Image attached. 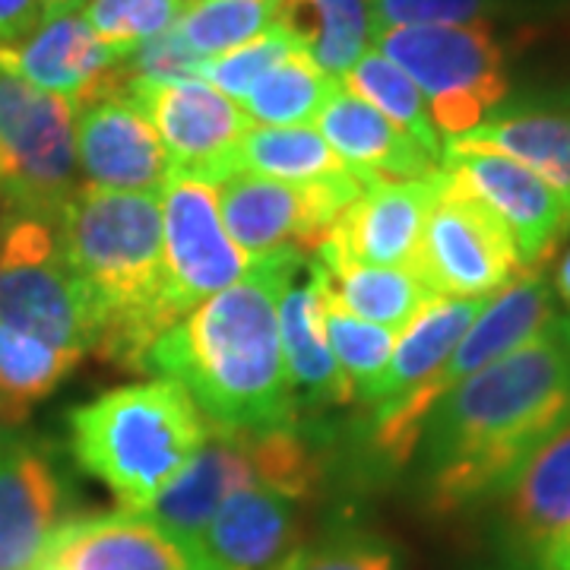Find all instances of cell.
Listing matches in <instances>:
<instances>
[{
  "label": "cell",
  "mask_w": 570,
  "mask_h": 570,
  "mask_svg": "<svg viewBox=\"0 0 570 570\" xmlns=\"http://www.w3.org/2000/svg\"><path fill=\"white\" fill-rule=\"evenodd\" d=\"M358 194L362 181L352 175L292 184L235 171L216 184L225 232L247 257H266L288 247L302 254L317 250Z\"/></svg>",
  "instance_id": "30bf717a"
},
{
  "label": "cell",
  "mask_w": 570,
  "mask_h": 570,
  "mask_svg": "<svg viewBox=\"0 0 570 570\" xmlns=\"http://www.w3.org/2000/svg\"><path fill=\"white\" fill-rule=\"evenodd\" d=\"M181 3H200V0H181Z\"/></svg>",
  "instance_id": "7bdbcfd3"
},
{
  "label": "cell",
  "mask_w": 570,
  "mask_h": 570,
  "mask_svg": "<svg viewBox=\"0 0 570 570\" xmlns=\"http://www.w3.org/2000/svg\"><path fill=\"white\" fill-rule=\"evenodd\" d=\"M206 438L204 412L181 384L165 377L108 390L70 412L73 460L118 498L121 510L149 508Z\"/></svg>",
  "instance_id": "277c9868"
},
{
  "label": "cell",
  "mask_w": 570,
  "mask_h": 570,
  "mask_svg": "<svg viewBox=\"0 0 570 570\" xmlns=\"http://www.w3.org/2000/svg\"><path fill=\"white\" fill-rule=\"evenodd\" d=\"M73 149L89 187L159 194L171 175L159 134L124 96H102L77 108Z\"/></svg>",
  "instance_id": "9a60e30c"
},
{
  "label": "cell",
  "mask_w": 570,
  "mask_h": 570,
  "mask_svg": "<svg viewBox=\"0 0 570 570\" xmlns=\"http://www.w3.org/2000/svg\"><path fill=\"white\" fill-rule=\"evenodd\" d=\"M45 17L41 0H0V48L22 41Z\"/></svg>",
  "instance_id": "74e56055"
},
{
  "label": "cell",
  "mask_w": 570,
  "mask_h": 570,
  "mask_svg": "<svg viewBox=\"0 0 570 570\" xmlns=\"http://www.w3.org/2000/svg\"><path fill=\"white\" fill-rule=\"evenodd\" d=\"M80 352L55 348L13 326L0 324V406L10 425L22 428L29 412L80 365Z\"/></svg>",
  "instance_id": "f1b7e54d"
},
{
  "label": "cell",
  "mask_w": 570,
  "mask_h": 570,
  "mask_svg": "<svg viewBox=\"0 0 570 570\" xmlns=\"http://www.w3.org/2000/svg\"><path fill=\"white\" fill-rule=\"evenodd\" d=\"M20 434V428L17 425H10V419H7V412H3V406H0V450L7 448L13 438Z\"/></svg>",
  "instance_id": "60d3db41"
},
{
  "label": "cell",
  "mask_w": 570,
  "mask_h": 570,
  "mask_svg": "<svg viewBox=\"0 0 570 570\" xmlns=\"http://www.w3.org/2000/svg\"><path fill=\"white\" fill-rule=\"evenodd\" d=\"M121 96L159 134L171 175L213 187L235 175V149L254 121L216 86L206 80L130 82Z\"/></svg>",
  "instance_id": "8fae6325"
},
{
  "label": "cell",
  "mask_w": 570,
  "mask_h": 570,
  "mask_svg": "<svg viewBox=\"0 0 570 570\" xmlns=\"http://www.w3.org/2000/svg\"><path fill=\"white\" fill-rule=\"evenodd\" d=\"M441 187V171L419 181L365 184L358 200L333 225L326 242L317 247V264L409 266L428 213Z\"/></svg>",
  "instance_id": "2e32d148"
},
{
  "label": "cell",
  "mask_w": 570,
  "mask_h": 570,
  "mask_svg": "<svg viewBox=\"0 0 570 570\" xmlns=\"http://www.w3.org/2000/svg\"><path fill=\"white\" fill-rule=\"evenodd\" d=\"M441 168L510 232L523 269H546L570 225V204L535 171L489 146L444 140Z\"/></svg>",
  "instance_id": "4fadbf2b"
},
{
  "label": "cell",
  "mask_w": 570,
  "mask_h": 570,
  "mask_svg": "<svg viewBox=\"0 0 570 570\" xmlns=\"http://www.w3.org/2000/svg\"><path fill=\"white\" fill-rule=\"evenodd\" d=\"M163 257L165 302L178 324L245 276L250 257L228 238L213 184L168 175L163 187Z\"/></svg>",
  "instance_id": "7c38bea8"
},
{
  "label": "cell",
  "mask_w": 570,
  "mask_h": 570,
  "mask_svg": "<svg viewBox=\"0 0 570 570\" xmlns=\"http://www.w3.org/2000/svg\"><path fill=\"white\" fill-rule=\"evenodd\" d=\"M324 288L346 307L348 314L362 317L367 324L387 326L393 333H403L434 298L422 279L409 266H371L336 261L317 264Z\"/></svg>",
  "instance_id": "484cf974"
},
{
  "label": "cell",
  "mask_w": 570,
  "mask_h": 570,
  "mask_svg": "<svg viewBox=\"0 0 570 570\" xmlns=\"http://www.w3.org/2000/svg\"><path fill=\"white\" fill-rule=\"evenodd\" d=\"M77 108L0 67V200L61 219L77 184Z\"/></svg>",
  "instance_id": "ba28073f"
},
{
  "label": "cell",
  "mask_w": 570,
  "mask_h": 570,
  "mask_svg": "<svg viewBox=\"0 0 570 570\" xmlns=\"http://www.w3.org/2000/svg\"><path fill=\"white\" fill-rule=\"evenodd\" d=\"M276 26L333 80H343L374 39L371 0H283Z\"/></svg>",
  "instance_id": "d4e9b609"
},
{
  "label": "cell",
  "mask_w": 570,
  "mask_h": 570,
  "mask_svg": "<svg viewBox=\"0 0 570 570\" xmlns=\"http://www.w3.org/2000/svg\"><path fill=\"white\" fill-rule=\"evenodd\" d=\"M340 82L352 96L374 105L390 124H396L406 137H412L425 149L431 159L441 163L444 137L438 134V127L431 121L422 89L409 80L396 63L387 61L377 48H367L365 55L348 67V73Z\"/></svg>",
  "instance_id": "f546056e"
},
{
  "label": "cell",
  "mask_w": 570,
  "mask_h": 570,
  "mask_svg": "<svg viewBox=\"0 0 570 570\" xmlns=\"http://www.w3.org/2000/svg\"><path fill=\"white\" fill-rule=\"evenodd\" d=\"M276 570H396V558L374 539H333L314 549H295Z\"/></svg>",
  "instance_id": "8d00e7d4"
},
{
  "label": "cell",
  "mask_w": 570,
  "mask_h": 570,
  "mask_svg": "<svg viewBox=\"0 0 570 570\" xmlns=\"http://www.w3.org/2000/svg\"><path fill=\"white\" fill-rule=\"evenodd\" d=\"M551 321H554V302H551V285L546 273L523 269L513 283L504 285L498 295H491L466 330V336L450 352L448 362L438 367L422 387L400 396L390 406L371 412L367 441H371L374 456H381L387 466L409 463V456L419 450L428 412L472 374H479L491 362L530 343Z\"/></svg>",
  "instance_id": "8992f818"
},
{
  "label": "cell",
  "mask_w": 570,
  "mask_h": 570,
  "mask_svg": "<svg viewBox=\"0 0 570 570\" xmlns=\"http://www.w3.org/2000/svg\"><path fill=\"white\" fill-rule=\"evenodd\" d=\"M295 48L298 45L273 22L257 39L245 41V45H238L225 55H216V58H206L204 80L216 86L228 99L242 102L250 92V86L261 80L266 70H273L276 63L285 61Z\"/></svg>",
  "instance_id": "e575fe53"
},
{
  "label": "cell",
  "mask_w": 570,
  "mask_h": 570,
  "mask_svg": "<svg viewBox=\"0 0 570 570\" xmlns=\"http://www.w3.org/2000/svg\"><path fill=\"white\" fill-rule=\"evenodd\" d=\"M336 86L340 80L326 77L302 48H295L250 86L242 108L250 121H261L264 127H298L317 118Z\"/></svg>",
  "instance_id": "4dcf8cb0"
},
{
  "label": "cell",
  "mask_w": 570,
  "mask_h": 570,
  "mask_svg": "<svg viewBox=\"0 0 570 570\" xmlns=\"http://www.w3.org/2000/svg\"><path fill=\"white\" fill-rule=\"evenodd\" d=\"M558 326H561V340H564V346H568L570 355V314L568 317H558Z\"/></svg>",
  "instance_id": "b9f144b4"
},
{
  "label": "cell",
  "mask_w": 570,
  "mask_h": 570,
  "mask_svg": "<svg viewBox=\"0 0 570 570\" xmlns=\"http://www.w3.org/2000/svg\"><path fill=\"white\" fill-rule=\"evenodd\" d=\"M298 504L269 485L232 491L213 513L200 546L219 570H276L298 546Z\"/></svg>",
  "instance_id": "ffe728a7"
},
{
  "label": "cell",
  "mask_w": 570,
  "mask_h": 570,
  "mask_svg": "<svg viewBox=\"0 0 570 570\" xmlns=\"http://www.w3.org/2000/svg\"><path fill=\"white\" fill-rule=\"evenodd\" d=\"M314 121L326 146L340 156L348 175L362 181V187L377 181H419L441 171L438 159H431L374 105L352 96L343 82L330 92Z\"/></svg>",
  "instance_id": "ac0fdd59"
},
{
  "label": "cell",
  "mask_w": 570,
  "mask_h": 570,
  "mask_svg": "<svg viewBox=\"0 0 570 570\" xmlns=\"http://www.w3.org/2000/svg\"><path fill=\"white\" fill-rule=\"evenodd\" d=\"M450 140L489 146L549 181L570 204V111H517L491 115L463 137Z\"/></svg>",
  "instance_id": "4316f807"
},
{
  "label": "cell",
  "mask_w": 570,
  "mask_h": 570,
  "mask_svg": "<svg viewBox=\"0 0 570 570\" xmlns=\"http://www.w3.org/2000/svg\"><path fill=\"white\" fill-rule=\"evenodd\" d=\"M570 422V355L558 317L530 343L453 387L422 425V489L438 513L501 494Z\"/></svg>",
  "instance_id": "6da1fadb"
},
{
  "label": "cell",
  "mask_w": 570,
  "mask_h": 570,
  "mask_svg": "<svg viewBox=\"0 0 570 570\" xmlns=\"http://www.w3.org/2000/svg\"><path fill=\"white\" fill-rule=\"evenodd\" d=\"M311 266H314V261H311ZM314 273H317V266H314ZM317 279H321V273H317ZM321 285H324V279H321ZM321 321H324L326 346H330L336 365L346 374L348 387H352V400L365 403V396L387 367L400 333H393L387 326L367 324L362 317L348 314L326 288L324 302H321Z\"/></svg>",
  "instance_id": "1f68e13d"
},
{
  "label": "cell",
  "mask_w": 570,
  "mask_h": 570,
  "mask_svg": "<svg viewBox=\"0 0 570 570\" xmlns=\"http://www.w3.org/2000/svg\"><path fill=\"white\" fill-rule=\"evenodd\" d=\"M61 242L96 305L99 340L92 352L142 371L149 346L178 324L165 302L159 194L82 184L61 209Z\"/></svg>",
  "instance_id": "3957f363"
},
{
  "label": "cell",
  "mask_w": 570,
  "mask_h": 570,
  "mask_svg": "<svg viewBox=\"0 0 570 570\" xmlns=\"http://www.w3.org/2000/svg\"><path fill=\"white\" fill-rule=\"evenodd\" d=\"M39 570H219L204 546L140 510L73 517L51 532ZM32 568V570H36Z\"/></svg>",
  "instance_id": "5bb4252c"
},
{
  "label": "cell",
  "mask_w": 570,
  "mask_h": 570,
  "mask_svg": "<svg viewBox=\"0 0 570 570\" xmlns=\"http://www.w3.org/2000/svg\"><path fill=\"white\" fill-rule=\"evenodd\" d=\"M0 216H3V200H0Z\"/></svg>",
  "instance_id": "ee69618b"
},
{
  "label": "cell",
  "mask_w": 570,
  "mask_h": 570,
  "mask_svg": "<svg viewBox=\"0 0 570 570\" xmlns=\"http://www.w3.org/2000/svg\"><path fill=\"white\" fill-rule=\"evenodd\" d=\"M504 0H371V26L400 29V26H466L489 22ZM374 41V39H371Z\"/></svg>",
  "instance_id": "d590c367"
},
{
  "label": "cell",
  "mask_w": 570,
  "mask_h": 570,
  "mask_svg": "<svg viewBox=\"0 0 570 570\" xmlns=\"http://www.w3.org/2000/svg\"><path fill=\"white\" fill-rule=\"evenodd\" d=\"M67 489L45 450L17 434L0 450V570H32L63 523Z\"/></svg>",
  "instance_id": "e0dca14e"
},
{
  "label": "cell",
  "mask_w": 570,
  "mask_h": 570,
  "mask_svg": "<svg viewBox=\"0 0 570 570\" xmlns=\"http://www.w3.org/2000/svg\"><path fill=\"white\" fill-rule=\"evenodd\" d=\"M0 324L80 355L96 348L99 317L89 288L67 261L61 219L3 206Z\"/></svg>",
  "instance_id": "5b68a950"
},
{
  "label": "cell",
  "mask_w": 570,
  "mask_h": 570,
  "mask_svg": "<svg viewBox=\"0 0 570 570\" xmlns=\"http://www.w3.org/2000/svg\"><path fill=\"white\" fill-rule=\"evenodd\" d=\"M485 302L489 298H434L400 333L384 374L377 377V384L371 387L362 406L374 412L422 387L428 377L448 362L450 352L466 336V330L479 317Z\"/></svg>",
  "instance_id": "cb8c5ba5"
},
{
  "label": "cell",
  "mask_w": 570,
  "mask_h": 570,
  "mask_svg": "<svg viewBox=\"0 0 570 570\" xmlns=\"http://www.w3.org/2000/svg\"><path fill=\"white\" fill-rule=\"evenodd\" d=\"M554 292H558L561 302L570 307V250L561 257V264L554 269Z\"/></svg>",
  "instance_id": "f35d334b"
},
{
  "label": "cell",
  "mask_w": 570,
  "mask_h": 570,
  "mask_svg": "<svg viewBox=\"0 0 570 570\" xmlns=\"http://www.w3.org/2000/svg\"><path fill=\"white\" fill-rule=\"evenodd\" d=\"M283 0H200L184 10L175 29L200 58L225 55L257 39L279 17Z\"/></svg>",
  "instance_id": "d6a6232c"
},
{
  "label": "cell",
  "mask_w": 570,
  "mask_h": 570,
  "mask_svg": "<svg viewBox=\"0 0 570 570\" xmlns=\"http://www.w3.org/2000/svg\"><path fill=\"white\" fill-rule=\"evenodd\" d=\"M374 48L422 89L444 140L469 134L508 99V61L489 22L381 29Z\"/></svg>",
  "instance_id": "52a82bcc"
},
{
  "label": "cell",
  "mask_w": 570,
  "mask_h": 570,
  "mask_svg": "<svg viewBox=\"0 0 570 570\" xmlns=\"http://www.w3.org/2000/svg\"><path fill=\"white\" fill-rule=\"evenodd\" d=\"M321 302H324V285L307 261L305 283L288 285L279 302L285 371L298 406H346L352 403V387L326 346Z\"/></svg>",
  "instance_id": "603a6c76"
},
{
  "label": "cell",
  "mask_w": 570,
  "mask_h": 570,
  "mask_svg": "<svg viewBox=\"0 0 570 570\" xmlns=\"http://www.w3.org/2000/svg\"><path fill=\"white\" fill-rule=\"evenodd\" d=\"M305 264V254L292 247L250 257L238 283L149 346L142 374L181 384L209 431L298 428V403L279 340V302Z\"/></svg>",
  "instance_id": "7a4b0ae2"
},
{
  "label": "cell",
  "mask_w": 570,
  "mask_h": 570,
  "mask_svg": "<svg viewBox=\"0 0 570 570\" xmlns=\"http://www.w3.org/2000/svg\"><path fill=\"white\" fill-rule=\"evenodd\" d=\"M235 171H250L273 181H326L348 175L340 156L326 146L317 127H250L235 149Z\"/></svg>",
  "instance_id": "83f0119b"
},
{
  "label": "cell",
  "mask_w": 570,
  "mask_h": 570,
  "mask_svg": "<svg viewBox=\"0 0 570 570\" xmlns=\"http://www.w3.org/2000/svg\"><path fill=\"white\" fill-rule=\"evenodd\" d=\"M409 269L431 295L491 298L523 273V264L501 219L441 168V187Z\"/></svg>",
  "instance_id": "9c48e42d"
},
{
  "label": "cell",
  "mask_w": 570,
  "mask_h": 570,
  "mask_svg": "<svg viewBox=\"0 0 570 570\" xmlns=\"http://www.w3.org/2000/svg\"><path fill=\"white\" fill-rule=\"evenodd\" d=\"M498 498L510 551L520 564L532 568L535 558L570 530V422L517 469Z\"/></svg>",
  "instance_id": "44dd1931"
},
{
  "label": "cell",
  "mask_w": 570,
  "mask_h": 570,
  "mask_svg": "<svg viewBox=\"0 0 570 570\" xmlns=\"http://www.w3.org/2000/svg\"><path fill=\"white\" fill-rule=\"evenodd\" d=\"M245 485H257V469L247 448V434L209 431L204 448L184 463L181 472L140 513L153 517L175 535L200 546L213 513L232 491Z\"/></svg>",
  "instance_id": "7402d4cb"
},
{
  "label": "cell",
  "mask_w": 570,
  "mask_h": 570,
  "mask_svg": "<svg viewBox=\"0 0 570 570\" xmlns=\"http://www.w3.org/2000/svg\"><path fill=\"white\" fill-rule=\"evenodd\" d=\"M118 61L121 55L108 48L77 13L41 17L26 39L0 48L3 70L32 82L36 89L70 99L73 108L86 105L99 92L108 70Z\"/></svg>",
  "instance_id": "d6986e66"
},
{
  "label": "cell",
  "mask_w": 570,
  "mask_h": 570,
  "mask_svg": "<svg viewBox=\"0 0 570 570\" xmlns=\"http://www.w3.org/2000/svg\"><path fill=\"white\" fill-rule=\"evenodd\" d=\"M82 20L118 55L168 32L184 13L181 0H86Z\"/></svg>",
  "instance_id": "836d02e7"
},
{
  "label": "cell",
  "mask_w": 570,
  "mask_h": 570,
  "mask_svg": "<svg viewBox=\"0 0 570 570\" xmlns=\"http://www.w3.org/2000/svg\"><path fill=\"white\" fill-rule=\"evenodd\" d=\"M36 570H39V568H36Z\"/></svg>",
  "instance_id": "f6af8a7d"
},
{
  "label": "cell",
  "mask_w": 570,
  "mask_h": 570,
  "mask_svg": "<svg viewBox=\"0 0 570 570\" xmlns=\"http://www.w3.org/2000/svg\"><path fill=\"white\" fill-rule=\"evenodd\" d=\"M86 0H41V10L45 17H55V13H77Z\"/></svg>",
  "instance_id": "ab89813d"
}]
</instances>
